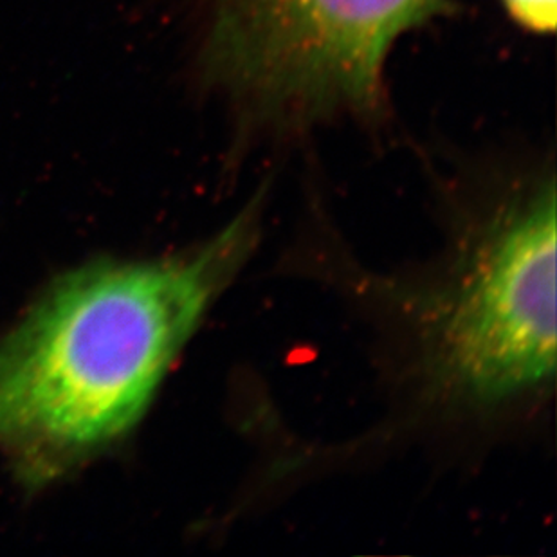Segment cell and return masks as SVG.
Masks as SVG:
<instances>
[{"label":"cell","mask_w":557,"mask_h":557,"mask_svg":"<svg viewBox=\"0 0 557 557\" xmlns=\"http://www.w3.org/2000/svg\"><path fill=\"white\" fill-rule=\"evenodd\" d=\"M257 202L189 257L59 280L0 339V449L51 479L136 426L211 301L257 243Z\"/></svg>","instance_id":"6da1fadb"},{"label":"cell","mask_w":557,"mask_h":557,"mask_svg":"<svg viewBox=\"0 0 557 557\" xmlns=\"http://www.w3.org/2000/svg\"><path fill=\"white\" fill-rule=\"evenodd\" d=\"M435 284L408 300L428 399L490 410L556 370V183L537 181L473 222Z\"/></svg>","instance_id":"7a4b0ae2"},{"label":"cell","mask_w":557,"mask_h":557,"mask_svg":"<svg viewBox=\"0 0 557 557\" xmlns=\"http://www.w3.org/2000/svg\"><path fill=\"white\" fill-rule=\"evenodd\" d=\"M202 60L240 117L301 131L373 117L400 38L453 10L451 0H197Z\"/></svg>","instance_id":"3957f363"},{"label":"cell","mask_w":557,"mask_h":557,"mask_svg":"<svg viewBox=\"0 0 557 557\" xmlns=\"http://www.w3.org/2000/svg\"><path fill=\"white\" fill-rule=\"evenodd\" d=\"M502 5L516 26L532 35H550L556 29V0H502Z\"/></svg>","instance_id":"277c9868"}]
</instances>
